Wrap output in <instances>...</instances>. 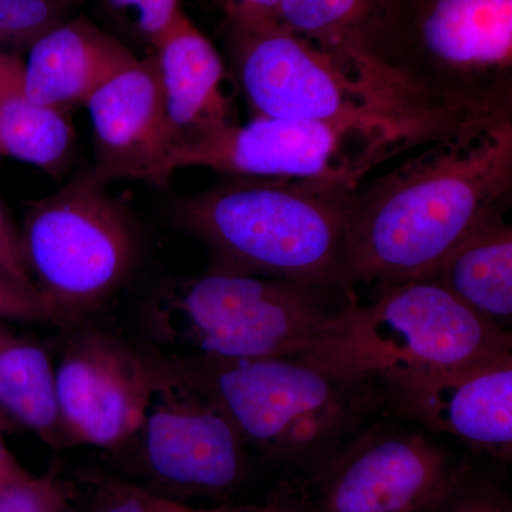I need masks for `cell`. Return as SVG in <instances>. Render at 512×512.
<instances>
[{"instance_id": "18", "label": "cell", "mask_w": 512, "mask_h": 512, "mask_svg": "<svg viewBox=\"0 0 512 512\" xmlns=\"http://www.w3.org/2000/svg\"><path fill=\"white\" fill-rule=\"evenodd\" d=\"M505 214L484 222L427 276L480 318L511 332L512 227Z\"/></svg>"}, {"instance_id": "21", "label": "cell", "mask_w": 512, "mask_h": 512, "mask_svg": "<svg viewBox=\"0 0 512 512\" xmlns=\"http://www.w3.org/2000/svg\"><path fill=\"white\" fill-rule=\"evenodd\" d=\"M0 512H76L69 485L56 474L22 476L0 485Z\"/></svg>"}, {"instance_id": "23", "label": "cell", "mask_w": 512, "mask_h": 512, "mask_svg": "<svg viewBox=\"0 0 512 512\" xmlns=\"http://www.w3.org/2000/svg\"><path fill=\"white\" fill-rule=\"evenodd\" d=\"M83 512H163L160 495L114 478L94 481Z\"/></svg>"}, {"instance_id": "28", "label": "cell", "mask_w": 512, "mask_h": 512, "mask_svg": "<svg viewBox=\"0 0 512 512\" xmlns=\"http://www.w3.org/2000/svg\"><path fill=\"white\" fill-rule=\"evenodd\" d=\"M229 28H256L278 22L281 0H222Z\"/></svg>"}, {"instance_id": "29", "label": "cell", "mask_w": 512, "mask_h": 512, "mask_svg": "<svg viewBox=\"0 0 512 512\" xmlns=\"http://www.w3.org/2000/svg\"><path fill=\"white\" fill-rule=\"evenodd\" d=\"M25 62L19 56L0 52V97L22 93Z\"/></svg>"}, {"instance_id": "9", "label": "cell", "mask_w": 512, "mask_h": 512, "mask_svg": "<svg viewBox=\"0 0 512 512\" xmlns=\"http://www.w3.org/2000/svg\"><path fill=\"white\" fill-rule=\"evenodd\" d=\"M396 69L473 114L512 111V0H404Z\"/></svg>"}, {"instance_id": "32", "label": "cell", "mask_w": 512, "mask_h": 512, "mask_svg": "<svg viewBox=\"0 0 512 512\" xmlns=\"http://www.w3.org/2000/svg\"><path fill=\"white\" fill-rule=\"evenodd\" d=\"M6 417L8 416H6L5 412H3L2 409H0V430H2L3 426H5L6 424Z\"/></svg>"}, {"instance_id": "30", "label": "cell", "mask_w": 512, "mask_h": 512, "mask_svg": "<svg viewBox=\"0 0 512 512\" xmlns=\"http://www.w3.org/2000/svg\"><path fill=\"white\" fill-rule=\"evenodd\" d=\"M25 471V468L20 466L18 460L10 453L9 448L6 447L2 437H0V485L22 476Z\"/></svg>"}, {"instance_id": "5", "label": "cell", "mask_w": 512, "mask_h": 512, "mask_svg": "<svg viewBox=\"0 0 512 512\" xmlns=\"http://www.w3.org/2000/svg\"><path fill=\"white\" fill-rule=\"evenodd\" d=\"M353 301L352 289L208 269L158 293L144 323L174 355L302 359Z\"/></svg>"}, {"instance_id": "17", "label": "cell", "mask_w": 512, "mask_h": 512, "mask_svg": "<svg viewBox=\"0 0 512 512\" xmlns=\"http://www.w3.org/2000/svg\"><path fill=\"white\" fill-rule=\"evenodd\" d=\"M403 13L404 0H281L278 23L333 55L396 69Z\"/></svg>"}, {"instance_id": "27", "label": "cell", "mask_w": 512, "mask_h": 512, "mask_svg": "<svg viewBox=\"0 0 512 512\" xmlns=\"http://www.w3.org/2000/svg\"><path fill=\"white\" fill-rule=\"evenodd\" d=\"M441 512H512L510 500L493 485L457 484Z\"/></svg>"}, {"instance_id": "26", "label": "cell", "mask_w": 512, "mask_h": 512, "mask_svg": "<svg viewBox=\"0 0 512 512\" xmlns=\"http://www.w3.org/2000/svg\"><path fill=\"white\" fill-rule=\"evenodd\" d=\"M0 269H3L10 278L15 279L18 284L36 292L32 275L26 265L25 255H23L20 229L13 224L12 218L2 204H0Z\"/></svg>"}, {"instance_id": "11", "label": "cell", "mask_w": 512, "mask_h": 512, "mask_svg": "<svg viewBox=\"0 0 512 512\" xmlns=\"http://www.w3.org/2000/svg\"><path fill=\"white\" fill-rule=\"evenodd\" d=\"M458 483L450 457L429 437L373 423L320 466V511L439 510Z\"/></svg>"}, {"instance_id": "8", "label": "cell", "mask_w": 512, "mask_h": 512, "mask_svg": "<svg viewBox=\"0 0 512 512\" xmlns=\"http://www.w3.org/2000/svg\"><path fill=\"white\" fill-rule=\"evenodd\" d=\"M431 138L386 126L254 116L175 147L170 177L188 167L224 175L305 178L360 187L370 171Z\"/></svg>"}, {"instance_id": "33", "label": "cell", "mask_w": 512, "mask_h": 512, "mask_svg": "<svg viewBox=\"0 0 512 512\" xmlns=\"http://www.w3.org/2000/svg\"><path fill=\"white\" fill-rule=\"evenodd\" d=\"M443 507H444V505H443ZM443 507L439 508V510L426 511V512H441V511H443Z\"/></svg>"}, {"instance_id": "7", "label": "cell", "mask_w": 512, "mask_h": 512, "mask_svg": "<svg viewBox=\"0 0 512 512\" xmlns=\"http://www.w3.org/2000/svg\"><path fill=\"white\" fill-rule=\"evenodd\" d=\"M23 255L52 325L76 326L126 284L140 254L130 210L87 170L29 205Z\"/></svg>"}, {"instance_id": "25", "label": "cell", "mask_w": 512, "mask_h": 512, "mask_svg": "<svg viewBox=\"0 0 512 512\" xmlns=\"http://www.w3.org/2000/svg\"><path fill=\"white\" fill-rule=\"evenodd\" d=\"M111 8L131 12L138 30L151 43L167 29L180 10V0H107Z\"/></svg>"}, {"instance_id": "10", "label": "cell", "mask_w": 512, "mask_h": 512, "mask_svg": "<svg viewBox=\"0 0 512 512\" xmlns=\"http://www.w3.org/2000/svg\"><path fill=\"white\" fill-rule=\"evenodd\" d=\"M148 357L147 402L130 439L140 446L144 474L170 500L231 494L249 471V453L234 424L174 357Z\"/></svg>"}, {"instance_id": "12", "label": "cell", "mask_w": 512, "mask_h": 512, "mask_svg": "<svg viewBox=\"0 0 512 512\" xmlns=\"http://www.w3.org/2000/svg\"><path fill=\"white\" fill-rule=\"evenodd\" d=\"M376 386L383 413L507 461L512 451V353L461 367L384 372Z\"/></svg>"}, {"instance_id": "14", "label": "cell", "mask_w": 512, "mask_h": 512, "mask_svg": "<svg viewBox=\"0 0 512 512\" xmlns=\"http://www.w3.org/2000/svg\"><path fill=\"white\" fill-rule=\"evenodd\" d=\"M94 167L101 184H167L171 143L156 59H138L90 97Z\"/></svg>"}, {"instance_id": "20", "label": "cell", "mask_w": 512, "mask_h": 512, "mask_svg": "<svg viewBox=\"0 0 512 512\" xmlns=\"http://www.w3.org/2000/svg\"><path fill=\"white\" fill-rule=\"evenodd\" d=\"M73 150L74 130L64 110L37 104L23 93L0 97V156L60 175Z\"/></svg>"}, {"instance_id": "1", "label": "cell", "mask_w": 512, "mask_h": 512, "mask_svg": "<svg viewBox=\"0 0 512 512\" xmlns=\"http://www.w3.org/2000/svg\"><path fill=\"white\" fill-rule=\"evenodd\" d=\"M357 187L345 247L349 285L430 275L512 197V111L488 114L416 148Z\"/></svg>"}, {"instance_id": "19", "label": "cell", "mask_w": 512, "mask_h": 512, "mask_svg": "<svg viewBox=\"0 0 512 512\" xmlns=\"http://www.w3.org/2000/svg\"><path fill=\"white\" fill-rule=\"evenodd\" d=\"M0 409L49 446L63 447L55 367L46 350L0 319Z\"/></svg>"}, {"instance_id": "3", "label": "cell", "mask_w": 512, "mask_h": 512, "mask_svg": "<svg viewBox=\"0 0 512 512\" xmlns=\"http://www.w3.org/2000/svg\"><path fill=\"white\" fill-rule=\"evenodd\" d=\"M239 89L254 116L386 126L439 138L488 114L448 106L392 67L333 55L276 23L229 28Z\"/></svg>"}, {"instance_id": "31", "label": "cell", "mask_w": 512, "mask_h": 512, "mask_svg": "<svg viewBox=\"0 0 512 512\" xmlns=\"http://www.w3.org/2000/svg\"><path fill=\"white\" fill-rule=\"evenodd\" d=\"M161 508L163 512H269V511H244V510H228V508H218V510H195V508L187 507V505L178 503V501L170 500V498L161 497Z\"/></svg>"}, {"instance_id": "16", "label": "cell", "mask_w": 512, "mask_h": 512, "mask_svg": "<svg viewBox=\"0 0 512 512\" xmlns=\"http://www.w3.org/2000/svg\"><path fill=\"white\" fill-rule=\"evenodd\" d=\"M137 57L86 20L62 22L29 46L22 93L43 106L84 104Z\"/></svg>"}, {"instance_id": "24", "label": "cell", "mask_w": 512, "mask_h": 512, "mask_svg": "<svg viewBox=\"0 0 512 512\" xmlns=\"http://www.w3.org/2000/svg\"><path fill=\"white\" fill-rule=\"evenodd\" d=\"M0 319L10 323H50L49 313L36 292L0 269Z\"/></svg>"}, {"instance_id": "22", "label": "cell", "mask_w": 512, "mask_h": 512, "mask_svg": "<svg viewBox=\"0 0 512 512\" xmlns=\"http://www.w3.org/2000/svg\"><path fill=\"white\" fill-rule=\"evenodd\" d=\"M64 0H0V45L29 46L62 23Z\"/></svg>"}, {"instance_id": "13", "label": "cell", "mask_w": 512, "mask_h": 512, "mask_svg": "<svg viewBox=\"0 0 512 512\" xmlns=\"http://www.w3.org/2000/svg\"><path fill=\"white\" fill-rule=\"evenodd\" d=\"M148 384V355L99 330L74 333L55 367L64 444L126 446L140 426Z\"/></svg>"}, {"instance_id": "2", "label": "cell", "mask_w": 512, "mask_h": 512, "mask_svg": "<svg viewBox=\"0 0 512 512\" xmlns=\"http://www.w3.org/2000/svg\"><path fill=\"white\" fill-rule=\"evenodd\" d=\"M357 188L305 178L227 175L175 201L173 218L214 271L352 289L346 235Z\"/></svg>"}, {"instance_id": "15", "label": "cell", "mask_w": 512, "mask_h": 512, "mask_svg": "<svg viewBox=\"0 0 512 512\" xmlns=\"http://www.w3.org/2000/svg\"><path fill=\"white\" fill-rule=\"evenodd\" d=\"M171 143L175 147L235 123L225 66L210 39L178 10L153 42Z\"/></svg>"}, {"instance_id": "6", "label": "cell", "mask_w": 512, "mask_h": 512, "mask_svg": "<svg viewBox=\"0 0 512 512\" xmlns=\"http://www.w3.org/2000/svg\"><path fill=\"white\" fill-rule=\"evenodd\" d=\"M511 353V332L426 276L384 286L366 305L350 302L302 359L346 382H369L384 372L461 369Z\"/></svg>"}, {"instance_id": "4", "label": "cell", "mask_w": 512, "mask_h": 512, "mask_svg": "<svg viewBox=\"0 0 512 512\" xmlns=\"http://www.w3.org/2000/svg\"><path fill=\"white\" fill-rule=\"evenodd\" d=\"M170 356L220 404L248 453L272 463L320 467L383 413L373 382L305 359Z\"/></svg>"}]
</instances>
